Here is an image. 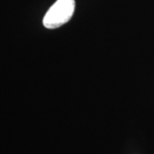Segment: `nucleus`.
I'll return each mask as SVG.
<instances>
[{"instance_id":"obj_1","label":"nucleus","mask_w":154,"mask_h":154,"mask_svg":"<svg viewBox=\"0 0 154 154\" xmlns=\"http://www.w3.org/2000/svg\"><path fill=\"white\" fill-rule=\"evenodd\" d=\"M75 8V0H57L45 16L43 19L44 26L49 29L63 26L71 19Z\"/></svg>"}]
</instances>
